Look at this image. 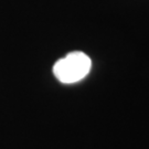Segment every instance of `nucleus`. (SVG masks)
Wrapping results in <instances>:
<instances>
[{"instance_id":"nucleus-1","label":"nucleus","mask_w":149,"mask_h":149,"mask_svg":"<svg viewBox=\"0 0 149 149\" xmlns=\"http://www.w3.org/2000/svg\"><path fill=\"white\" fill-rule=\"evenodd\" d=\"M92 61L83 52H71L53 65L54 76L64 84H72L82 81L90 73Z\"/></svg>"}]
</instances>
